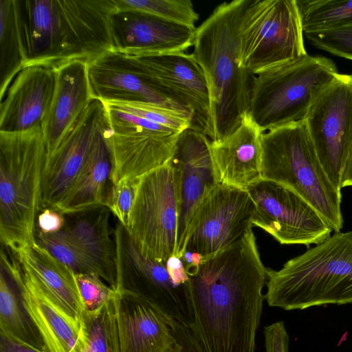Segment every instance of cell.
Instances as JSON below:
<instances>
[{
    "instance_id": "obj_21",
    "label": "cell",
    "mask_w": 352,
    "mask_h": 352,
    "mask_svg": "<svg viewBox=\"0 0 352 352\" xmlns=\"http://www.w3.org/2000/svg\"><path fill=\"white\" fill-rule=\"evenodd\" d=\"M195 29L133 10H118L111 18L113 49L138 53L186 52Z\"/></svg>"
},
{
    "instance_id": "obj_1",
    "label": "cell",
    "mask_w": 352,
    "mask_h": 352,
    "mask_svg": "<svg viewBox=\"0 0 352 352\" xmlns=\"http://www.w3.org/2000/svg\"><path fill=\"white\" fill-rule=\"evenodd\" d=\"M252 229L187 274L190 327L203 352H254L267 281Z\"/></svg>"
},
{
    "instance_id": "obj_36",
    "label": "cell",
    "mask_w": 352,
    "mask_h": 352,
    "mask_svg": "<svg viewBox=\"0 0 352 352\" xmlns=\"http://www.w3.org/2000/svg\"><path fill=\"white\" fill-rule=\"evenodd\" d=\"M304 34L316 48L352 61V25L337 30Z\"/></svg>"
},
{
    "instance_id": "obj_12",
    "label": "cell",
    "mask_w": 352,
    "mask_h": 352,
    "mask_svg": "<svg viewBox=\"0 0 352 352\" xmlns=\"http://www.w3.org/2000/svg\"><path fill=\"white\" fill-rule=\"evenodd\" d=\"M118 289L129 290L156 307L166 318L190 328L192 311L188 284L177 283L166 263L144 256L119 222L114 232Z\"/></svg>"
},
{
    "instance_id": "obj_25",
    "label": "cell",
    "mask_w": 352,
    "mask_h": 352,
    "mask_svg": "<svg viewBox=\"0 0 352 352\" xmlns=\"http://www.w3.org/2000/svg\"><path fill=\"white\" fill-rule=\"evenodd\" d=\"M107 126L98 135L74 184L54 210L63 214H76L104 205L112 168L104 137Z\"/></svg>"
},
{
    "instance_id": "obj_27",
    "label": "cell",
    "mask_w": 352,
    "mask_h": 352,
    "mask_svg": "<svg viewBox=\"0 0 352 352\" xmlns=\"http://www.w3.org/2000/svg\"><path fill=\"white\" fill-rule=\"evenodd\" d=\"M110 211L100 206L78 213L67 231L96 267L98 274L117 289L116 250L110 236Z\"/></svg>"
},
{
    "instance_id": "obj_14",
    "label": "cell",
    "mask_w": 352,
    "mask_h": 352,
    "mask_svg": "<svg viewBox=\"0 0 352 352\" xmlns=\"http://www.w3.org/2000/svg\"><path fill=\"white\" fill-rule=\"evenodd\" d=\"M325 172L341 190V177L352 143V76L338 74L302 120Z\"/></svg>"
},
{
    "instance_id": "obj_38",
    "label": "cell",
    "mask_w": 352,
    "mask_h": 352,
    "mask_svg": "<svg viewBox=\"0 0 352 352\" xmlns=\"http://www.w3.org/2000/svg\"><path fill=\"white\" fill-rule=\"evenodd\" d=\"M172 326L176 343L170 352H203L190 328L176 321Z\"/></svg>"
},
{
    "instance_id": "obj_35",
    "label": "cell",
    "mask_w": 352,
    "mask_h": 352,
    "mask_svg": "<svg viewBox=\"0 0 352 352\" xmlns=\"http://www.w3.org/2000/svg\"><path fill=\"white\" fill-rule=\"evenodd\" d=\"M76 279L85 311L98 310L116 295L117 289L104 283L96 274H76Z\"/></svg>"
},
{
    "instance_id": "obj_19",
    "label": "cell",
    "mask_w": 352,
    "mask_h": 352,
    "mask_svg": "<svg viewBox=\"0 0 352 352\" xmlns=\"http://www.w3.org/2000/svg\"><path fill=\"white\" fill-rule=\"evenodd\" d=\"M94 98L104 102H137L159 105L189 118L191 112L157 89L135 72L118 52L111 50L89 63Z\"/></svg>"
},
{
    "instance_id": "obj_10",
    "label": "cell",
    "mask_w": 352,
    "mask_h": 352,
    "mask_svg": "<svg viewBox=\"0 0 352 352\" xmlns=\"http://www.w3.org/2000/svg\"><path fill=\"white\" fill-rule=\"evenodd\" d=\"M104 103L108 126L104 137L111 157L112 184L136 182L169 162L181 132Z\"/></svg>"
},
{
    "instance_id": "obj_18",
    "label": "cell",
    "mask_w": 352,
    "mask_h": 352,
    "mask_svg": "<svg viewBox=\"0 0 352 352\" xmlns=\"http://www.w3.org/2000/svg\"><path fill=\"white\" fill-rule=\"evenodd\" d=\"M107 124L106 104L94 98L47 155L42 181L43 206L55 209L62 201L80 174L96 139Z\"/></svg>"
},
{
    "instance_id": "obj_39",
    "label": "cell",
    "mask_w": 352,
    "mask_h": 352,
    "mask_svg": "<svg viewBox=\"0 0 352 352\" xmlns=\"http://www.w3.org/2000/svg\"><path fill=\"white\" fill-rule=\"evenodd\" d=\"M63 214L52 209L46 208L38 214L37 221L39 232L44 233L56 232L62 230L65 225Z\"/></svg>"
},
{
    "instance_id": "obj_42",
    "label": "cell",
    "mask_w": 352,
    "mask_h": 352,
    "mask_svg": "<svg viewBox=\"0 0 352 352\" xmlns=\"http://www.w3.org/2000/svg\"><path fill=\"white\" fill-rule=\"evenodd\" d=\"M351 76H352V74H351Z\"/></svg>"
},
{
    "instance_id": "obj_40",
    "label": "cell",
    "mask_w": 352,
    "mask_h": 352,
    "mask_svg": "<svg viewBox=\"0 0 352 352\" xmlns=\"http://www.w3.org/2000/svg\"><path fill=\"white\" fill-rule=\"evenodd\" d=\"M0 352H46L39 348L17 342L0 335Z\"/></svg>"
},
{
    "instance_id": "obj_6",
    "label": "cell",
    "mask_w": 352,
    "mask_h": 352,
    "mask_svg": "<svg viewBox=\"0 0 352 352\" xmlns=\"http://www.w3.org/2000/svg\"><path fill=\"white\" fill-rule=\"evenodd\" d=\"M261 178L282 184L309 204L335 232L344 223L341 190L331 182L303 120L262 133Z\"/></svg>"
},
{
    "instance_id": "obj_7",
    "label": "cell",
    "mask_w": 352,
    "mask_h": 352,
    "mask_svg": "<svg viewBox=\"0 0 352 352\" xmlns=\"http://www.w3.org/2000/svg\"><path fill=\"white\" fill-rule=\"evenodd\" d=\"M339 74L329 58L308 54L253 76L248 114L262 132L302 120Z\"/></svg>"
},
{
    "instance_id": "obj_34",
    "label": "cell",
    "mask_w": 352,
    "mask_h": 352,
    "mask_svg": "<svg viewBox=\"0 0 352 352\" xmlns=\"http://www.w3.org/2000/svg\"><path fill=\"white\" fill-rule=\"evenodd\" d=\"M106 103L179 132H182L186 129L192 126V122L189 118L159 105L137 102H112Z\"/></svg>"
},
{
    "instance_id": "obj_2",
    "label": "cell",
    "mask_w": 352,
    "mask_h": 352,
    "mask_svg": "<svg viewBox=\"0 0 352 352\" xmlns=\"http://www.w3.org/2000/svg\"><path fill=\"white\" fill-rule=\"evenodd\" d=\"M16 10L25 66L90 63L113 49L115 0H16Z\"/></svg>"
},
{
    "instance_id": "obj_4",
    "label": "cell",
    "mask_w": 352,
    "mask_h": 352,
    "mask_svg": "<svg viewBox=\"0 0 352 352\" xmlns=\"http://www.w3.org/2000/svg\"><path fill=\"white\" fill-rule=\"evenodd\" d=\"M270 307L303 310L352 303V232H335L279 270L267 269Z\"/></svg>"
},
{
    "instance_id": "obj_8",
    "label": "cell",
    "mask_w": 352,
    "mask_h": 352,
    "mask_svg": "<svg viewBox=\"0 0 352 352\" xmlns=\"http://www.w3.org/2000/svg\"><path fill=\"white\" fill-rule=\"evenodd\" d=\"M296 0H250L240 41L241 67L255 76L307 54Z\"/></svg>"
},
{
    "instance_id": "obj_16",
    "label": "cell",
    "mask_w": 352,
    "mask_h": 352,
    "mask_svg": "<svg viewBox=\"0 0 352 352\" xmlns=\"http://www.w3.org/2000/svg\"><path fill=\"white\" fill-rule=\"evenodd\" d=\"M1 267L14 283L21 301L46 352H78L84 335L82 320L67 313L34 274L1 250Z\"/></svg>"
},
{
    "instance_id": "obj_20",
    "label": "cell",
    "mask_w": 352,
    "mask_h": 352,
    "mask_svg": "<svg viewBox=\"0 0 352 352\" xmlns=\"http://www.w3.org/2000/svg\"><path fill=\"white\" fill-rule=\"evenodd\" d=\"M56 85L54 68L24 67L14 78L0 104V131L18 132L42 126Z\"/></svg>"
},
{
    "instance_id": "obj_17",
    "label": "cell",
    "mask_w": 352,
    "mask_h": 352,
    "mask_svg": "<svg viewBox=\"0 0 352 352\" xmlns=\"http://www.w3.org/2000/svg\"><path fill=\"white\" fill-rule=\"evenodd\" d=\"M210 140L189 127L182 131L168 162L172 169L177 202L175 255L179 257L191 219L200 203L218 184L210 151Z\"/></svg>"
},
{
    "instance_id": "obj_41",
    "label": "cell",
    "mask_w": 352,
    "mask_h": 352,
    "mask_svg": "<svg viewBox=\"0 0 352 352\" xmlns=\"http://www.w3.org/2000/svg\"><path fill=\"white\" fill-rule=\"evenodd\" d=\"M341 188L352 186V143L341 177Z\"/></svg>"
},
{
    "instance_id": "obj_37",
    "label": "cell",
    "mask_w": 352,
    "mask_h": 352,
    "mask_svg": "<svg viewBox=\"0 0 352 352\" xmlns=\"http://www.w3.org/2000/svg\"><path fill=\"white\" fill-rule=\"evenodd\" d=\"M136 182H122L112 184L104 201V206L125 228H127L129 224L135 195Z\"/></svg>"
},
{
    "instance_id": "obj_31",
    "label": "cell",
    "mask_w": 352,
    "mask_h": 352,
    "mask_svg": "<svg viewBox=\"0 0 352 352\" xmlns=\"http://www.w3.org/2000/svg\"><path fill=\"white\" fill-rule=\"evenodd\" d=\"M304 34L352 25V0H296Z\"/></svg>"
},
{
    "instance_id": "obj_3",
    "label": "cell",
    "mask_w": 352,
    "mask_h": 352,
    "mask_svg": "<svg viewBox=\"0 0 352 352\" xmlns=\"http://www.w3.org/2000/svg\"><path fill=\"white\" fill-rule=\"evenodd\" d=\"M250 0L224 2L196 28L193 51L205 76L210 99L206 136L221 141L248 114L253 76L240 63L241 31Z\"/></svg>"
},
{
    "instance_id": "obj_29",
    "label": "cell",
    "mask_w": 352,
    "mask_h": 352,
    "mask_svg": "<svg viewBox=\"0 0 352 352\" xmlns=\"http://www.w3.org/2000/svg\"><path fill=\"white\" fill-rule=\"evenodd\" d=\"M12 280L1 267L0 274V335L17 342L43 349L42 342L33 330L32 324L23 307Z\"/></svg>"
},
{
    "instance_id": "obj_13",
    "label": "cell",
    "mask_w": 352,
    "mask_h": 352,
    "mask_svg": "<svg viewBox=\"0 0 352 352\" xmlns=\"http://www.w3.org/2000/svg\"><path fill=\"white\" fill-rule=\"evenodd\" d=\"M254 204L256 226L281 244L309 246L327 239L333 231L318 212L291 189L261 178L246 190Z\"/></svg>"
},
{
    "instance_id": "obj_5",
    "label": "cell",
    "mask_w": 352,
    "mask_h": 352,
    "mask_svg": "<svg viewBox=\"0 0 352 352\" xmlns=\"http://www.w3.org/2000/svg\"><path fill=\"white\" fill-rule=\"evenodd\" d=\"M47 155L42 126L0 131V239L14 255L36 243V217Z\"/></svg>"
},
{
    "instance_id": "obj_32",
    "label": "cell",
    "mask_w": 352,
    "mask_h": 352,
    "mask_svg": "<svg viewBox=\"0 0 352 352\" xmlns=\"http://www.w3.org/2000/svg\"><path fill=\"white\" fill-rule=\"evenodd\" d=\"M118 10H133L195 29L199 14L189 0H115Z\"/></svg>"
},
{
    "instance_id": "obj_15",
    "label": "cell",
    "mask_w": 352,
    "mask_h": 352,
    "mask_svg": "<svg viewBox=\"0 0 352 352\" xmlns=\"http://www.w3.org/2000/svg\"><path fill=\"white\" fill-rule=\"evenodd\" d=\"M117 52L151 85L188 109L193 117L191 128L206 135L210 116L208 89L192 53Z\"/></svg>"
},
{
    "instance_id": "obj_22",
    "label": "cell",
    "mask_w": 352,
    "mask_h": 352,
    "mask_svg": "<svg viewBox=\"0 0 352 352\" xmlns=\"http://www.w3.org/2000/svg\"><path fill=\"white\" fill-rule=\"evenodd\" d=\"M116 307L120 352H170L176 343L175 320L124 289H117Z\"/></svg>"
},
{
    "instance_id": "obj_11",
    "label": "cell",
    "mask_w": 352,
    "mask_h": 352,
    "mask_svg": "<svg viewBox=\"0 0 352 352\" xmlns=\"http://www.w3.org/2000/svg\"><path fill=\"white\" fill-rule=\"evenodd\" d=\"M177 219L173 175L167 163L136 182L134 202L126 230L144 256L165 263L175 255Z\"/></svg>"
},
{
    "instance_id": "obj_9",
    "label": "cell",
    "mask_w": 352,
    "mask_h": 352,
    "mask_svg": "<svg viewBox=\"0 0 352 352\" xmlns=\"http://www.w3.org/2000/svg\"><path fill=\"white\" fill-rule=\"evenodd\" d=\"M254 204L248 191L217 184L195 210L179 256L188 274L239 241L252 228Z\"/></svg>"
},
{
    "instance_id": "obj_26",
    "label": "cell",
    "mask_w": 352,
    "mask_h": 352,
    "mask_svg": "<svg viewBox=\"0 0 352 352\" xmlns=\"http://www.w3.org/2000/svg\"><path fill=\"white\" fill-rule=\"evenodd\" d=\"M27 267L52 298L71 316L82 320L84 307L76 274L55 258L37 242L14 254Z\"/></svg>"
},
{
    "instance_id": "obj_33",
    "label": "cell",
    "mask_w": 352,
    "mask_h": 352,
    "mask_svg": "<svg viewBox=\"0 0 352 352\" xmlns=\"http://www.w3.org/2000/svg\"><path fill=\"white\" fill-rule=\"evenodd\" d=\"M36 242L55 258L71 268L75 274H98L90 259L67 230L52 233L39 232Z\"/></svg>"
},
{
    "instance_id": "obj_30",
    "label": "cell",
    "mask_w": 352,
    "mask_h": 352,
    "mask_svg": "<svg viewBox=\"0 0 352 352\" xmlns=\"http://www.w3.org/2000/svg\"><path fill=\"white\" fill-rule=\"evenodd\" d=\"M116 298L96 311H84V338L78 352H120Z\"/></svg>"
},
{
    "instance_id": "obj_24",
    "label": "cell",
    "mask_w": 352,
    "mask_h": 352,
    "mask_svg": "<svg viewBox=\"0 0 352 352\" xmlns=\"http://www.w3.org/2000/svg\"><path fill=\"white\" fill-rule=\"evenodd\" d=\"M262 132L246 115L240 126L219 142H210L218 184L243 190L261 178Z\"/></svg>"
},
{
    "instance_id": "obj_23",
    "label": "cell",
    "mask_w": 352,
    "mask_h": 352,
    "mask_svg": "<svg viewBox=\"0 0 352 352\" xmlns=\"http://www.w3.org/2000/svg\"><path fill=\"white\" fill-rule=\"evenodd\" d=\"M89 63L74 60L56 68L50 106L42 124L49 155L58 146L94 99L88 74Z\"/></svg>"
},
{
    "instance_id": "obj_28",
    "label": "cell",
    "mask_w": 352,
    "mask_h": 352,
    "mask_svg": "<svg viewBox=\"0 0 352 352\" xmlns=\"http://www.w3.org/2000/svg\"><path fill=\"white\" fill-rule=\"evenodd\" d=\"M25 66L16 0H0V99Z\"/></svg>"
}]
</instances>
